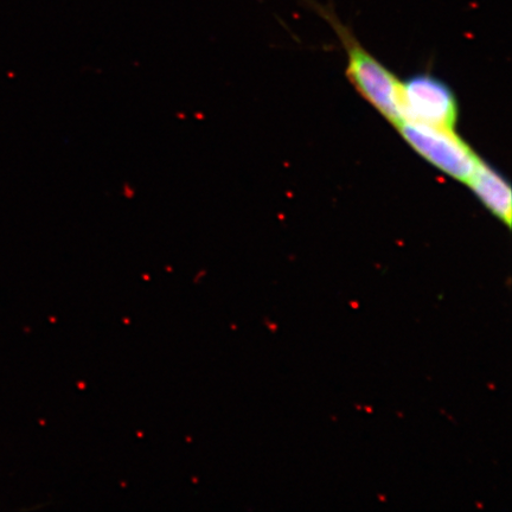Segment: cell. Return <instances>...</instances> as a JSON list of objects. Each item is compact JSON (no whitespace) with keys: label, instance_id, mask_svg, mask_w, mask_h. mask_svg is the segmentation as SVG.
Wrapping results in <instances>:
<instances>
[{"label":"cell","instance_id":"obj_4","mask_svg":"<svg viewBox=\"0 0 512 512\" xmlns=\"http://www.w3.org/2000/svg\"><path fill=\"white\" fill-rule=\"evenodd\" d=\"M466 184L485 209L507 228L511 227L512 196L507 179L488 163L480 160L476 171Z\"/></svg>","mask_w":512,"mask_h":512},{"label":"cell","instance_id":"obj_1","mask_svg":"<svg viewBox=\"0 0 512 512\" xmlns=\"http://www.w3.org/2000/svg\"><path fill=\"white\" fill-rule=\"evenodd\" d=\"M303 2L331 25L339 41L342 42L348 55L347 76L351 85L390 124L398 127L403 121L401 82L366 48H363L354 32L336 15L334 6L322 5L316 0H303Z\"/></svg>","mask_w":512,"mask_h":512},{"label":"cell","instance_id":"obj_2","mask_svg":"<svg viewBox=\"0 0 512 512\" xmlns=\"http://www.w3.org/2000/svg\"><path fill=\"white\" fill-rule=\"evenodd\" d=\"M396 128L418 155L458 182H469L482 160L454 130L409 120Z\"/></svg>","mask_w":512,"mask_h":512},{"label":"cell","instance_id":"obj_3","mask_svg":"<svg viewBox=\"0 0 512 512\" xmlns=\"http://www.w3.org/2000/svg\"><path fill=\"white\" fill-rule=\"evenodd\" d=\"M403 120L454 130L459 107L452 89L435 76L418 74L401 82Z\"/></svg>","mask_w":512,"mask_h":512}]
</instances>
